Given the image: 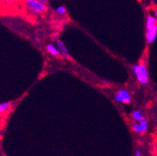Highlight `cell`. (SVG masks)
<instances>
[{
  "label": "cell",
  "mask_w": 157,
  "mask_h": 156,
  "mask_svg": "<svg viewBox=\"0 0 157 156\" xmlns=\"http://www.w3.org/2000/svg\"><path fill=\"white\" fill-rule=\"evenodd\" d=\"M135 155L136 156H141L142 155V152L140 150H136L135 152Z\"/></svg>",
  "instance_id": "7c38bea8"
},
{
  "label": "cell",
  "mask_w": 157,
  "mask_h": 156,
  "mask_svg": "<svg viewBox=\"0 0 157 156\" xmlns=\"http://www.w3.org/2000/svg\"><path fill=\"white\" fill-rule=\"evenodd\" d=\"M132 118L133 120L134 121L136 122H140V121L143 120L145 119V116L143 112H141L140 111H138V110H135L133 111L132 112L131 115Z\"/></svg>",
  "instance_id": "ba28073f"
},
{
  "label": "cell",
  "mask_w": 157,
  "mask_h": 156,
  "mask_svg": "<svg viewBox=\"0 0 157 156\" xmlns=\"http://www.w3.org/2000/svg\"><path fill=\"white\" fill-rule=\"evenodd\" d=\"M57 13L59 14L60 15H65L66 14V12H67V10L66 9V7L63 6H59L57 7Z\"/></svg>",
  "instance_id": "8fae6325"
},
{
  "label": "cell",
  "mask_w": 157,
  "mask_h": 156,
  "mask_svg": "<svg viewBox=\"0 0 157 156\" xmlns=\"http://www.w3.org/2000/svg\"><path fill=\"white\" fill-rule=\"evenodd\" d=\"M114 98H115L116 102H117V103L129 105L132 102L131 94L127 89H121L118 92H117Z\"/></svg>",
  "instance_id": "3957f363"
},
{
  "label": "cell",
  "mask_w": 157,
  "mask_h": 156,
  "mask_svg": "<svg viewBox=\"0 0 157 156\" xmlns=\"http://www.w3.org/2000/svg\"><path fill=\"white\" fill-rule=\"evenodd\" d=\"M11 106L12 102H10V101L0 104V115H2L3 114L4 112H6V111H8L10 108V107Z\"/></svg>",
  "instance_id": "30bf717a"
},
{
  "label": "cell",
  "mask_w": 157,
  "mask_h": 156,
  "mask_svg": "<svg viewBox=\"0 0 157 156\" xmlns=\"http://www.w3.org/2000/svg\"><path fill=\"white\" fill-rule=\"evenodd\" d=\"M155 18H156L157 20V10L155 11Z\"/></svg>",
  "instance_id": "5bb4252c"
},
{
  "label": "cell",
  "mask_w": 157,
  "mask_h": 156,
  "mask_svg": "<svg viewBox=\"0 0 157 156\" xmlns=\"http://www.w3.org/2000/svg\"><path fill=\"white\" fill-rule=\"evenodd\" d=\"M55 43L57 47H58V49L59 50L60 53L62 54V56H63L64 57H66L68 59H70V58H71V56L70 55L69 51H68L67 48L65 46V44H64L60 39L56 40Z\"/></svg>",
  "instance_id": "8992f818"
},
{
  "label": "cell",
  "mask_w": 157,
  "mask_h": 156,
  "mask_svg": "<svg viewBox=\"0 0 157 156\" xmlns=\"http://www.w3.org/2000/svg\"><path fill=\"white\" fill-rule=\"evenodd\" d=\"M146 40L148 44H151L156 39L157 37V24L149 28H146Z\"/></svg>",
  "instance_id": "5b68a950"
},
{
  "label": "cell",
  "mask_w": 157,
  "mask_h": 156,
  "mask_svg": "<svg viewBox=\"0 0 157 156\" xmlns=\"http://www.w3.org/2000/svg\"><path fill=\"white\" fill-rule=\"evenodd\" d=\"M148 128V123L145 119L143 120L140 121L139 123H134L132 125V129L134 132L137 134H144L147 131Z\"/></svg>",
  "instance_id": "277c9868"
},
{
  "label": "cell",
  "mask_w": 157,
  "mask_h": 156,
  "mask_svg": "<svg viewBox=\"0 0 157 156\" xmlns=\"http://www.w3.org/2000/svg\"><path fill=\"white\" fill-rule=\"evenodd\" d=\"M157 24V20L155 17L152 15H147V18H146V28H149L151 26H155Z\"/></svg>",
  "instance_id": "9c48e42d"
},
{
  "label": "cell",
  "mask_w": 157,
  "mask_h": 156,
  "mask_svg": "<svg viewBox=\"0 0 157 156\" xmlns=\"http://www.w3.org/2000/svg\"><path fill=\"white\" fill-rule=\"evenodd\" d=\"M132 71L137 81L141 85H147L148 82V72L144 64H138L132 66Z\"/></svg>",
  "instance_id": "6da1fadb"
},
{
  "label": "cell",
  "mask_w": 157,
  "mask_h": 156,
  "mask_svg": "<svg viewBox=\"0 0 157 156\" xmlns=\"http://www.w3.org/2000/svg\"><path fill=\"white\" fill-rule=\"evenodd\" d=\"M25 6L31 13L35 14H43L47 10V6L39 0H24Z\"/></svg>",
  "instance_id": "7a4b0ae2"
},
{
  "label": "cell",
  "mask_w": 157,
  "mask_h": 156,
  "mask_svg": "<svg viewBox=\"0 0 157 156\" xmlns=\"http://www.w3.org/2000/svg\"><path fill=\"white\" fill-rule=\"evenodd\" d=\"M39 1L41 2H42V3L45 4V5H47V3H48L47 0H39Z\"/></svg>",
  "instance_id": "4fadbf2b"
},
{
  "label": "cell",
  "mask_w": 157,
  "mask_h": 156,
  "mask_svg": "<svg viewBox=\"0 0 157 156\" xmlns=\"http://www.w3.org/2000/svg\"><path fill=\"white\" fill-rule=\"evenodd\" d=\"M46 51L50 53V54H51L52 56H54V57H62V54L60 53L58 47H56V46H54V45H52V44H47L46 46Z\"/></svg>",
  "instance_id": "52a82bcc"
}]
</instances>
